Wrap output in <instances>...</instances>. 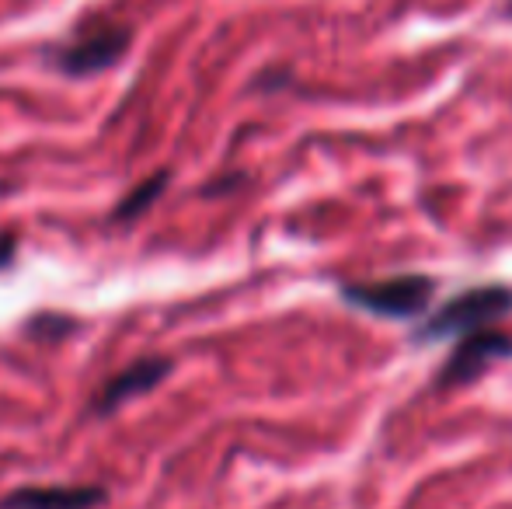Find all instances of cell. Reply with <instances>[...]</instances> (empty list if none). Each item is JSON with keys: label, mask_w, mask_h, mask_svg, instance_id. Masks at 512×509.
<instances>
[{"label": "cell", "mask_w": 512, "mask_h": 509, "mask_svg": "<svg viewBox=\"0 0 512 509\" xmlns=\"http://www.w3.org/2000/svg\"><path fill=\"white\" fill-rule=\"evenodd\" d=\"M11 255H14V238L11 234H4V238H0V269L11 262Z\"/></svg>", "instance_id": "obj_8"}, {"label": "cell", "mask_w": 512, "mask_h": 509, "mask_svg": "<svg viewBox=\"0 0 512 509\" xmlns=\"http://www.w3.org/2000/svg\"><path fill=\"white\" fill-rule=\"evenodd\" d=\"M129 42H133V32L119 21H91L53 49V63L70 77H91L112 67L126 53Z\"/></svg>", "instance_id": "obj_1"}, {"label": "cell", "mask_w": 512, "mask_h": 509, "mask_svg": "<svg viewBox=\"0 0 512 509\" xmlns=\"http://www.w3.org/2000/svg\"><path fill=\"white\" fill-rule=\"evenodd\" d=\"M168 374H171V360H164V356H147V360L129 363V367L119 370L112 381H105L102 387H98V394L91 398V412L95 415L115 412V408L126 405V401L154 391V387L161 384Z\"/></svg>", "instance_id": "obj_5"}, {"label": "cell", "mask_w": 512, "mask_h": 509, "mask_svg": "<svg viewBox=\"0 0 512 509\" xmlns=\"http://www.w3.org/2000/svg\"><path fill=\"white\" fill-rule=\"evenodd\" d=\"M512 311V290L506 286H478L453 297L429 325L422 328L425 339H450V335H474L492 328Z\"/></svg>", "instance_id": "obj_2"}, {"label": "cell", "mask_w": 512, "mask_h": 509, "mask_svg": "<svg viewBox=\"0 0 512 509\" xmlns=\"http://www.w3.org/2000/svg\"><path fill=\"white\" fill-rule=\"evenodd\" d=\"M436 283L425 276H394L380 279V283H352L345 286L349 304L363 307V311L384 314V318H415L429 307Z\"/></svg>", "instance_id": "obj_3"}, {"label": "cell", "mask_w": 512, "mask_h": 509, "mask_svg": "<svg viewBox=\"0 0 512 509\" xmlns=\"http://www.w3.org/2000/svg\"><path fill=\"white\" fill-rule=\"evenodd\" d=\"M506 356H512L509 335L492 332V328L464 335L460 346L453 349L450 363L443 367V374H439V384H467V381H474V377L485 374L495 360H506Z\"/></svg>", "instance_id": "obj_4"}, {"label": "cell", "mask_w": 512, "mask_h": 509, "mask_svg": "<svg viewBox=\"0 0 512 509\" xmlns=\"http://www.w3.org/2000/svg\"><path fill=\"white\" fill-rule=\"evenodd\" d=\"M98 485H28L0 499V509H95L105 503Z\"/></svg>", "instance_id": "obj_6"}, {"label": "cell", "mask_w": 512, "mask_h": 509, "mask_svg": "<svg viewBox=\"0 0 512 509\" xmlns=\"http://www.w3.org/2000/svg\"><path fill=\"white\" fill-rule=\"evenodd\" d=\"M168 171H157V175H150V178H143L140 185H136L133 192H129L126 199H122L119 206H115V213L112 217L115 220H133V217H140L143 210H147L150 203H154L157 196L164 192V185H168Z\"/></svg>", "instance_id": "obj_7"}]
</instances>
